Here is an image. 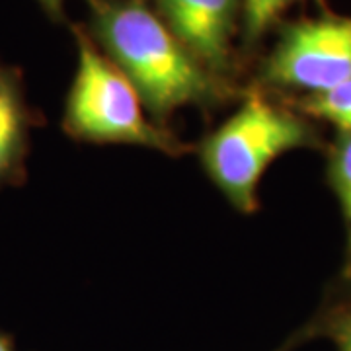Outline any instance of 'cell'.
<instances>
[{
  "label": "cell",
  "instance_id": "6da1fadb",
  "mask_svg": "<svg viewBox=\"0 0 351 351\" xmlns=\"http://www.w3.org/2000/svg\"><path fill=\"white\" fill-rule=\"evenodd\" d=\"M92 24L106 57L129 78L158 125L176 110L223 98L213 73L141 0H92Z\"/></svg>",
  "mask_w": 351,
  "mask_h": 351
},
{
  "label": "cell",
  "instance_id": "7a4b0ae2",
  "mask_svg": "<svg viewBox=\"0 0 351 351\" xmlns=\"http://www.w3.org/2000/svg\"><path fill=\"white\" fill-rule=\"evenodd\" d=\"M314 129L301 115L250 92L240 108L201 138L197 156L207 178L240 213L260 207V184L267 168L285 152L314 147Z\"/></svg>",
  "mask_w": 351,
  "mask_h": 351
},
{
  "label": "cell",
  "instance_id": "3957f363",
  "mask_svg": "<svg viewBox=\"0 0 351 351\" xmlns=\"http://www.w3.org/2000/svg\"><path fill=\"white\" fill-rule=\"evenodd\" d=\"M78 64L64 104L63 129L76 141L94 145H131L168 156H182L189 147L158 125L147 112L135 86L78 32Z\"/></svg>",
  "mask_w": 351,
  "mask_h": 351
},
{
  "label": "cell",
  "instance_id": "277c9868",
  "mask_svg": "<svg viewBox=\"0 0 351 351\" xmlns=\"http://www.w3.org/2000/svg\"><path fill=\"white\" fill-rule=\"evenodd\" d=\"M265 80L320 94L351 80V16H324L289 25L263 66Z\"/></svg>",
  "mask_w": 351,
  "mask_h": 351
},
{
  "label": "cell",
  "instance_id": "5b68a950",
  "mask_svg": "<svg viewBox=\"0 0 351 351\" xmlns=\"http://www.w3.org/2000/svg\"><path fill=\"white\" fill-rule=\"evenodd\" d=\"M168 25L213 75L225 73L239 0H156Z\"/></svg>",
  "mask_w": 351,
  "mask_h": 351
},
{
  "label": "cell",
  "instance_id": "8992f818",
  "mask_svg": "<svg viewBox=\"0 0 351 351\" xmlns=\"http://www.w3.org/2000/svg\"><path fill=\"white\" fill-rule=\"evenodd\" d=\"M32 113L20 76L0 63V188L24 180Z\"/></svg>",
  "mask_w": 351,
  "mask_h": 351
},
{
  "label": "cell",
  "instance_id": "52a82bcc",
  "mask_svg": "<svg viewBox=\"0 0 351 351\" xmlns=\"http://www.w3.org/2000/svg\"><path fill=\"white\" fill-rule=\"evenodd\" d=\"M328 176L334 193L338 195L341 213L348 226V263L346 271L351 276V133H339L332 145Z\"/></svg>",
  "mask_w": 351,
  "mask_h": 351
},
{
  "label": "cell",
  "instance_id": "ba28073f",
  "mask_svg": "<svg viewBox=\"0 0 351 351\" xmlns=\"http://www.w3.org/2000/svg\"><path fill=\"white\" fill-rule=\"evenodd\" d=\"M301 110L311 117L338 127L339 133H351V80L326 92L306 96L301 101Z\"/></svg>",
  "mask_w": 351,
  "mask_h": 351
},
{
  "label": "cell",
  "instance_id": "9c48e42d",
  "mask_svg": "<svg viewBox=\"0 0 351 351\" xmlns=\"http://www.w3.org/2000/svg\"><path fill=\"white\" fill-rule=\"evenodd\" d=\"M313 332L332 339L338 351H351V299L336 302L318 320Z\"/></svg>",
  "mask_w": 351,
  "mask_h": 351
},
{
  "label": "cell",
  "instance_id": "30bf717a",
  "mask_svg": "<svg viewBox=\"0 0 351 351\" xmlns=\"http://www.w3.org/2000/svg\"><path fill=\"white\" fill-rule=\"evenodd\" d=\"M291 2L293 0H242L248 38H260Z\"/></svg>",
  "mask_w": 351,
  "mask_h": 351
},
{
  "label": "cell",
  "instance_id": "8fae6325",
  "mask_svg": "<svg viewBox=\"0 0 351 351\" xmlns=\"http://www.w3.org/2000/svg\"><path fill=\"white\" fill-rule=\"evenodd\" d=\"M38 2L47 10L49 16H53V18H59L61 12H63L64 0H38Z\"/></svg>",
  "mask_w": 351,
  "mask_h": 351
},
{
  "label": "cell",
  "instance_id": "7c38bea8",
  "mask_svg": "<svg viewBox=\"0 0 351 351\" xmlns=\"http://www.w3.org/2000/svg\"><path fill=\"white\" fill-rule=\"evenodd\" d=\"M0 351H20L16 348V343H14V339L10 336H6V334H2L0 332Z\"/></svg>",
  "mask_w": 351,
  "mask_h": 351
}]
</instances>
